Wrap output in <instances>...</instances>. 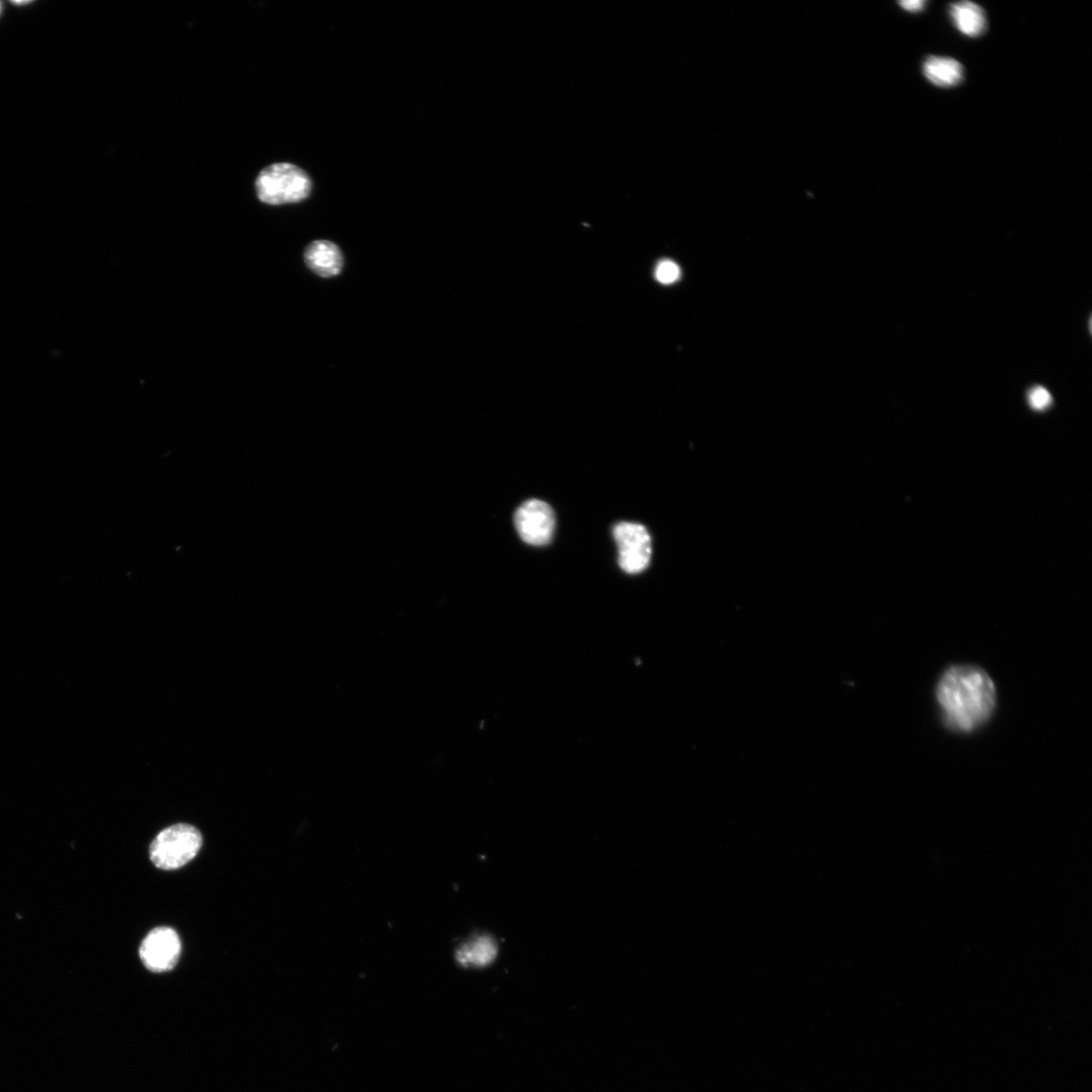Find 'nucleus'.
Returning a JSON list of instances; mask_svg holds the SVG:
<instances>
[{
    "label": "nucleus",
    "instance_id": "nucleus-2",
    "mask_svg": "<svg viewBox=\"0 0 1092 1092\" xmlns=\"http://www.w3.org/2000/svg\"><path fill=\"white\" fill-rule=\"evenodd\" d=\"M312 181L299 166L281 162L267 166L255 182L258 198L271 206L300 202L308 198Z\"/></svg>",
    "mask_w": 1092,
    "mask_h": 1092
},
{
    "label": "nucleus",
    "instance_id": "nucleus-8",
    "mask_svg": "<svg viewBox=\"0 0 1092 1092\" xmlns=\"http://www.w3.org/2000/svg\"><path fill=\"white\" fill-rule=\"evenodd\" d=\"M925 78L934 85L952 88L964 81L963 65L951 57L929 56L923 64Z\"/></svg>",
    "mask_w": 1092,
    "mask_h": 1092
},
{
    "label": "nucleus",
    "instance_id": "nucleus-14",
    "mask_svg": "<svg viewBox=\"0 0 1092 1092\" xmlns=\"http://www.w3.org/2000/svg\"><path fill=\"white\" fill-rule=\"evenodd\" d=\"M0 14H2V4H0Z\"/></svg>",
    "mask_w": 1092,
    "mask_h": 1092
},
{
    "label": "nucleus",
    "instance_id": "nucleus-7",
    "mask_svg": "<svg viewBox=\"0 0 1092 1092\" xmlns=\"http://www.w3.org/2000/svg\"><path fill=\"white\" fill-rule=\"evenodd\" d=\"M304 260L306 265L322 278L338 276L345 263L343 252L338 246L324 241L313 243L306 248Z\"/></svg>",
    "mask_w": 1092,
    "mask_h": 1092
},
{
    "label": "nucleus",
    "instance_id": "nucleus-5",
    "mask_svg": "<svg viewBox=\"0 0 1092 1092\" xmlns=\"http://www.w3.org/2000/svg\"><path fill=\"white\" fill-rule=\"evenodd\" d=\"M515 521L524 542L535 546L551 542L556 527V516L548 503L536 499L526 501L517 511Z\"/></svg>",
    "mask_w": 1092,
    "mask_h": 1092
},
{
    "label": "nucleus",
    "instance_id": "nucleus-6",
    "mask_svg": "<svg viewBox=\"0 0 1092 1092\" xmlns=\"http://www.w3.org/2000/svg\"><path fill=\"white\" fill-rule=\"evenodd\" d=\"M182 943L173 929L160 927L152 930L140 947L144 966L155 973L173 970L179 963Z\"/></svg>",
    "mask_w": 1092,
    "mask_h": 1092
},
{
    "label": "nucleus",
    "instance_id": "nucleus-11",
    "mask_svg": "<svg viewBox=\"0 0 1092 1092\" xmlns=\"http://www.w3.org/2000/svg\"><path fill=\"white\" fill-rule=\"evenodd\" d=\"M680 275V267L672 260L661 261L656 270V279L664 285L676 283Z\"/></svg>",
    "mask_w": 1092,
    "mask_h": 1092
},
{
    "label": "nucleus",
    "instance_id": "nucleus-13",
    "mask_svg": "<svg viewBox=\"0 0 1092 1092\" xmlns=\"http://www.w3.org/2000/svg\"><path fill=\"white\" fill-rule=\"evenodd\" d=\"M899 5L904 11L916 14L923 12L926 9L927 3L921 2V0H913V2H901Z\"/></svg>",
    "mask_w": 1092,
    "mask_h": 1092
},
{
    "label": "nucleus",
    "instance_id": "nucleus-12",
    "mask_svg": "<svg viewBox=\"0 0 1092 1092\" xmlns=\"http://www.w3.org/2000/svg\"><path fill=\"white\" fill-rule=\"evenodd\" d=\"M1028 401L1030 406L1034 410H1036V411H1044V410L1048 409L1052 405L1053 398L1051 393L1047 389L1043 387H1035L1029 392Z\"/></svg>",
    "mask_w": 1092,
    "mask_h": 1092
},
{
    "label": "nucleus",
    "instance_id": "nucleus-1",
    "mask_svg": "<svg viewBox=\"0 0 1092 1092\" xmlns=\"http://www.w3.org/2000/svg\"><path fill=\"white\" fill-rule=\"evenodd\" d=\"M936 698L946 727L970 734L991 720L997 707V688L981 668L956 665L941 676Z\"/></svg>",
    "mask_w": 1092,
    "mask_h": 1092
},
{
    "label": "nucleus",
    "instance_id": "nucleus-3",
    "mask_svg": "<svg viewBox=\"0 0 1092 1092\" xmlns=\"http://www.w3.org/2000/svg\"><path fill=\"white\" fill-rule=\"evenodd\" d=\"M202 845V837L191 825L179 824L162 831L150 846V859L164 871L180 869L193 860Z\"/></svg>",
    "mask_w": 1092,
    "mask_h": 1092
},
{
    "label": "nucleus",
    "instance_id": "nucleus-4",
    "mask_svg": "<svg viewBox=\"0 0 1092 1092\" xmlns=\"http://www.w3.org/2000/svg\"><path fill=\"white\" fill-rule=\"evenodd\" d=\"M619 545V563L628 573L643 572L652 558V538L646 528L637 523L622 522L613 529Z\"/></svg>",
    "mask_w": 1092,
    "mask_h": 1092
},
{
    "label": "nucleus",
    "instance_id": "nucleus-10",
    "mask_svg": "<svg viewBox=\"0 0 1092 1092\" xmlns=\"http://www.w3.org/2000/svg\"><path fill=\"white\" fill-rule=\"evenodd\" d=\"M496 955V945L492 939L483 937L466 943L458 954L459 960L465 965L483 966L490 963Z\"/></svg>",
    "mask_w": 1092,
    "mask_h": 1092
},
{
    "label": "nucleus",
    "instance_id": "nucleus-9",
    "mask_svg": "<svg viewBox=\"0 0 1092 1092\" xmlns=\"http://www.w3.org/2000/svg\"><path fill=\"white\" fill-rule=\"evenodd\" d=\"M950 17L957 29L969 38L983 35L987 28L984 10L971 2H960L950 6Z\"/></svg>",
    "mask_w": 1092,
    "mask_h": 1092
}]
</instances>
